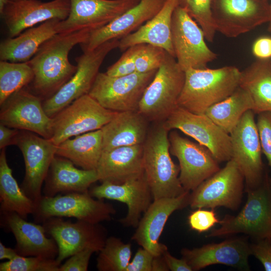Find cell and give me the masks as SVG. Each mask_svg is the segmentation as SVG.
Wrapping results in <instances>:
<instances>
[{
	"label": "cell",
	"mask_w": 271,
	"mask_h": 271,
	"mask_svg": "<svg viewBox=\"0 0 271 271\" xmlns=\"http://www.w3.org/2000/svg\"><path fill=\"white\" fill-rule=\"evenodd\" d=\"M118 44L119 40H112L76 58L77 69L74 75L56 93L42 101L48 116L53 118L73 101L89 93L105 58L118 48Z\"/></svg>",
	"instance_id": "cell-6"
},
{
	"label": "cell",
	"mask_w": 271,
	"mask_h": 271,
	"mask_svg": "<svg viewBox=\"0 0 271 271\" xmlns=\"http://www.w3.org/2000/svg\"><path fill=\"white\" fill-rule=\"evenodd\" d=\"M257 114L256 123L262 153L265 156L271 169V111Z\"/></svg>",
	"instance_id": "cell-41"
},
{
	"label": "cell",
	"mask_w": 271,
	"mask_h": 271,
	"mask_svg": "<svg viewBox=\"0 0 271 271\" xmlns=\"http://www.w3.org/2000/svg\"><path fill=\"white\" fill-rule=\"evenodd\" d=\"M34 77L29 61L0 62V105L12 94L32 83Z\"/></svg>",
	"instance_id": "cell-35"
},
{
	"label": "cell",
	"mask_w": 271,
	"mask_h": 271,
	"mask_svg": "<svg viewBox=\"0 0 271 271\" xmlns=\"http://www.w3.org/2000/svg\"><path fill=\"white\" fill-rule=\"evenodd\" d=\"M70 10V0L9 1L1 15L9 37L13 38L38 23L54 19L63 21L68 17Z\"/></svg>",
	"instance_id": "cell-20"
},
{
	"label": "cell",
	"mask_w": 271,
	"mask_h": 271,
	"mask_svg": "<svg viewBox=\"0 0 271 271\" xmlns=\"http://www.w3.org/2000/svg\"><path fill=\"white\" fill-rule=\"evenodd\" d=\"M96 267L99 271H125L131 257V245L116 237H107L99 251Z\"/></svg>",
	"instance_id": "cell-36"
},
{
	"label": "cell",
	"mask_w": 271,
	"mask_h": 271,
	"mask_svg": "<svg viewBox=\"0 0 271 271\" xmlns=\"http://www.w3.org/2000/svg\"><path fill=\"white\" fill-rule=\"evenodd\" d=\"M60 21L59 19L50 20L39 26L26 30L16 37L3 40L0 44L1 61H29L43 44L58 34Z\"/></svg>",
	"instance_id": "cell-30"
},
{
	"label": "cell",
	"mask_w": 271,
	"mask_h": 271,
	"mask_svg": "<svg viewBox=\"0 0 271 271\" xmlns=\"http://www.w3.org/2000/svg\"><path fill=\"white\" fill-rule=\"evenodd\" d=\"M163 254L154 256L152 271H169Z\"/></svg>",
	"instance_id": "cell-50"
},
{
	"label": "cell",
	"mask_w": 271,
	"mask_h": 271,
	"mask_svg": "<svg viewBox=\"0 0 271 271\" xmlns=\"http://www.w3.org/2000/svg\"><path fill=\"white\" fill-rule=\"evenodd\" d=\"M0 202L2 212H15L25 219L36 209L35 202L26 195L13 176L6 148L0 154Z\"/></svg>",
	"instance_id": "cell-33"
},
{
	"label": "cell",
	"mask_w": 271,
	"mask_h": 271,
	"mask_svg": "<svg viewBox=\"0 0 271 271\" xmlns=\"http://www.w3.org/2000/svg\"><path fill=\"white\" fill-rule=\"evenodd\" d=\"M265 1H267V0H265Z\"/></svg>",
	"instance_id": "cell-55"
},
{
	"label": "cell",
	"mask_w": 271,
	"mask_h": 271,
	"mask_svg": "<svg viewBox=\"0 0 271 271\" xmlns=\"http://www.w3.org/2000/svg\"><path fill=\"white\" fill-rule=\"evenodd\" d=\"M167 265L171 271H193L187 261L182 257L178 259L170 254L168 250L163 253Z\"/></svg>",
	"instance_id": "cell-48"
},
{
	"label": "cell",
	"mask_w": 271,
	"mask_h": 271,
	"mask_svg": "<svg viewBox=\"0 0 271 271\" xmlns=\"http://www.w3.org/2000/svg\"><path fill=\"white\" fill-rule=\"evenodd\" d=\"M94 252L92 249L86 248L75 253L61 264L59 271H87L89 260Z\"/></svg>",
	"instance_id": "cell-43"
},
{
	"label": "cell",
	"mask_w": 271,
	"mask_h": 271,
	"mask_svg": "<svg viewBox=\"0 0 271 271\" xmlns=\"http://www.w3.org/2000/svg\"><path fill=\"white\" fill-rule=\"evenodd\" d=\"M181 254L193 271L217 264L249 270L248 258L251 251L250 245L244 239L231 238L198 248H184Z\"/></svg>",
	"instance_id": "cell-24"
},
{
	"label": "cell",
	"mask_w": 271,
	"mask_h": 271,
	"mask_svg": "<svg viewBox=\"0 0 271 271\" xmlns=\"http://www.w3.org/2000/svg\"><path fill=\"white\" fill-rule=\"evenodd\" d=\"M46 233L55 241L58 248L56 258L59 263L65 258L86 248L99 252L107 239L106 229L99 223L93 224L77 220L65 221L53 217L43 222Z\"/></svg>",
	"instance_id": "cell-13"
},
{
	"label": "cell",
	"mask_w": 271,
	"mask_h": 271,
	"mask_svg": "<svg viewBox=\"0 0 271 271\" xmlns=\"http://www.w3.org/2000/svg\"><path fill=\"white\" fill-rule=\"evenodd\" d=\"M101 183L89 191L90 195L98 199H107L125 203L127 212L119 222L124 226L136 228L142 214L154 200L145 174L122 184L107 182Z\"/></svg>",
	"instance_id": "cell-22"
},
{
	"label": "cell",
	"mask_w": 271,
	"mask_h": 271,
	"mask_svg": "<svg viewBox=\"0 0 271 271\" xmlns=\"http://www.w3.org/2000/svg\"><path fill=\"white\" fill-rule=\"evenodd\" d=\"M9 1H18V0H9Z\"/></svg>",
	"instance_id": "cell-54"
},
{
	"label": "cell",
	"mask_w": 271,
	"mask_h": 271,
	"mask_svg": "<svg viewBox=\"0 0 271 271\" xmlns=\"http://www.w3.org/2000/svg\"><path fill=\"white\" fill-rule=\"evenodd\" d=\"M149 122L138 110L118 112L101 129L103 151L143 145L149 130Z\"/></svg>",
	"instance_id": "cell-29"
},
{
	"label": "cell",
	"mask_w": 271,
	"mask_h": 271,
	"mask_svg": "<svg viewBox=\"0 0 271 271\" xmlns=\"http://www.w3.org/2000/svg\"><path fill=\"white\" fill-rule=\"evenodd\" d=\"M111 204L101 199H94L87 192L42 196L36 203L33 214L37 222H43L51 217H73L77 220L97 224L110 220L115 213Z\"/></svg>",
	"instance_id": "cell-8"
},
{
	"label": "cell",
	"mask_w": 271,
	"mask_h": 271,
	"mask_svg": "<svg viewBox=\"0 0 271 271\" xmlns=\"http://www.w3.org/2000/svg\"><path fill=\"white\" fill-rule=\"evenodd\" d=\"M252 53L257 59H271V37L263 36L256 39L252 46Z\"/></svg>",
	"instance_id": "cell-46"
},
{
	"label": "cell",
	"mask_w": 271,
	"mask_h": 271,
	"mask_svg": "<svg viewBox=\"0 0 271 271\" xmlns=\"http://www.w3.org/2000/svg\"><path fill=\"white\" fill-rule=\"evenodd\" d=\"M154 256L147 249L139 248L125 271H152Z\"/></svg>",
	"instance_id": "cell-44"
},
{
	"label": "cell",
	"mask_w": 271,
	"mask_h": 271,
	"mask_svg": "<svg viewBox=\"0 0 271 271\" xmlns=\"http://www.w3.org/2000/svg\"><path fill=\"white\" fill-rule=\"evenodd\" d=\"M91 32L82 30L57 34L46 41L29 61L34 74L31 89L42 100L55 93L75 73L77 66L69 61L68 55L77 44L84 42Z\"/></svg>",
	"instance_id": "cell-1"
},
{
	"label": "cell",
	"mask_w": 271,
	"mask_h": 271,
	"mask_svg": "<svg viewBox=\"0 0 271 271\" xmlns=\"http://www.w3.org/2000/svg\"><path fill=\"white\" fill-rule=\"evenodd\" d=\"M179 0H167L161 10L133 33L119 40L118 48L125 51L139 44H149L161 48L175 57L172 41L173 14Z\"/></svg>",
	"instance_id": "cell-27"
},
{
	"label": "cell",
	"mask_w": 271,
	"mask_h": 271,
	"mask_svg": "<svg viewBox=\"0 0 271 271\" xmlns=\"http://www.w3.org/2000/svg\"><path fill=\"white\" fill-rule=\"evenodd\" d=\"M185 78V71L169 54L146 88L138 111L149 122L165 121L178 106Z\"/></svg>",
	"instance_id": "cell-4"
},
{
	"label": "cell",
	"mask_w": 271,
	"mask_h": 271,
	"mask_svg": "<svg viewBox=\"0 0 271 271\" xmlns=\"http://www.w3.org/2000/svg\"><path fill=\"white\" fill-rule=\"evenodd\" d=\"M190 193L185 191L171 198L153 200L143 214L131 239L155 256L162 255L167 246L159 242L160 236L170 216L175 211L189 205Z\"/></svg>",
	"instance_id": "cell-21"
},
{
	"label": "cell",
	"mask_w": 271,
	"mask_h": 271,
	"mask_svg": "<svg viewBox=\"0 0 271 271\" xmlns=\"http://www.w3.org/2000/svg\"><path fill=\"white\" fill-rule=\"evenodd\" d=\"M5 225L13 233L15 249L24 256H41L56 259L58 248L54 239L46 235L43 225L27 221L15 212H2Z\"/></svg>",
	"instance_id": "cell-25"
},
{
	"label": "cell",
	"mask_w": 271,
	"mask_h": 271,
	"mask_svg": "<svg viewBox=\"0 0 271 271\" xmlns=\"http://www.w3.org/2000/svg\"><path fill=\"white\" fill-rule=\"evenodd\" d=\"M251 254L262 263L266 271H271V244L267 238L260 239L250 245Z\"/></svg>",
	"instance_id": "cell-45"
},
{
	"label": "cell",
	"mask_w": 271,
	"mask_h": 271,
	"mask_svg": "<svg viewBox=\"0 0 271 271\" xmlns=\"http://www.w3.org/2000/svg\"><path fill=\"white\" fill-rule=\"evenodd\" d=\"M98 181L96 170L76 168L69 160L56 155L44 181V196L53 197L59 193H84Z\"/></svg>",
	"instance_id": "cell-28"
},
{
	"label": "cell",
	"mask_w": 271,
	"mask_h": 271,
	"mask_svg": "<svg viewBox=\"0 0 271 271\" xmlns=\"http://www.w3.org/2000/svg\"><path fill=\"white\" fill-rule=\"evenodd\" d=\"M188 219L191 228L199 233L207 231L220 222L212 209H196L190 214Z\"/></svg>",
	"instance_id": "cell-42"
},
{
	"label": "cell",
	"mask_w": 271,
	"mask_h": 271,
	"mask_svg": "<svg viewBox=\"0 0 271 271\" xmlns=\"http://www.w3.org/2000/svg\"><path fill=\"white\" fill-rule=\"evenodd\" d=\"M267 239H268V240H269V242H270V243L271 244V232H270V234L269 237Z\"/></svg>",
	"instance_id": "cell-53"
},
{
	"label": "cell",
	"mask_w": 271,
	"mask_h": 271,
	"mask_svg": "<svg viewBox=\"0 0 271 271\" xmlns=\"http://www.w3.org/2000/svg\"><path fill=\"white\" fill-rule=\"evenodd\" d=\"M171 32L175 57L184 71L207 68L217 58V54L206 44L202 29L179 5L173 14Z\"/></svg>",
	"instance_id": "cell-10"
},
{
	"label": "cell",
	"mask_w": 271,
	"mask_h": 271,
	"mask_svg": "<svg viewBox=\"0 0 271 271\" xmlns=\"http://www.w3.org/2000/svg\"><path fill=\"white\" fill-rule=\"evenodd\" d=\"M1 106V123L47 139L52 137V118L46 113L42 99L30 90L24 88L18 91Z\"/></svg>",
	"instance_id": "cell-18"
},
{
	"label": "cell",
	"mask_w": 271,
	"mask_h": 271,
	"mask_svg": "<svg viewBox=\"0 0 271 271\" xmlns=\"http://www.w3.org/2000/svg\"><path fill=\"white\" fill-rule=\"evenodd\" d=\"M217 32L235 38L267 23L269 5L265 0H212Z\"/></svg>",
	"instance_id": "cell-15"
},
{
	"label": "cell",
	"mask_w": 271,
	"mask_h": 271,
	"mask_svg": "<svg viewBox=\"0 0 271 271\" xmlns=\"http://www.w3.org/2000/svg\"><path fill=\"white\" fill-rule=\"evenodd\" d=\"M60 265L56 259L18 255L12 260L1 263L0 270L59 271Z\"/></svg>",
	"instance_id": "cell-38"
},
{
	"label": "cell",
	"mask_w": 271,
	"mask_h": 271,
	"mask_svg": "<svg viewBox=\"0 0 271 271\" xmlns=\"http://www.w3.org/2000/svg\"><path fill=\"white\" fill-rule=\"evenodd\" d=\"M16 145L21 150L25 162V175L21 188L36 205L43 196L42 185L56 155L57 146L50 139L22 130H20Z\"/></svg>",
	"instance_id": "cell-14"
},
{
	"label": "cell",
	"mask_w": 271,
	"mask_h": 271,
	"mask_svg": "<svg viewBox=\"0 0 271 271\" xmlns=\"http://www.w3.org/2000/svg\"><path fill=\"white\" fill-rule=\"evenodd\" d=\"M140 0H70L68 17L61 21L58 34L82 30L91 33L107 25Z\"/></svg>",
	"instance_id": "cell-19"
},
{
	"label": "cell",
	"mask_w": 271,
	"mask_h": 271,
	"mask_svg": "<svg viewBox=\"0 0 271 271\" xmlns=\"http://www.w3.org/2000/svg\"><path fill=\"white\" fill-rule=\"evenodd\" d=\"M252 110L247 111L229 134L231 159L242 173L247 190L262 184L263 164L259 134Z\"/></svg>",
	"instance_id": "cell-12"
},
{
	"label": "cell",
	"mask_w": 271,
	"mask_h": 271,
	"mask_svg": "<svg viewBox=\"0 0 271 271\" xmlns=\"http://www.w3.org/2000/svg\"><path fill=\"white\" fill-rule=\"evenodd\" d=\"M19 254L15 249L6 247L3 243L0 242V259H7L12 260L17 257Z\"/></svg>",
	"instance_id": "cell-49"
},
{
	"label": "cell",
	"mask_w": 271,
	"mask_h": 271,
	"mask_svg": "<svg viewBox=\"0 0 271 271\" xmlns=\"http://www.w3.org/2000/svg\"><path fill=\"white\" fill-rule=\"evenodd\" d=\"M178 105L196 114L230 96L239 86L241 71L234 66L216 69L190 68L185 71Z\"/></svg>",
	"instance_id": "cell-2"
},
{
	"label": "cell",
	"mask_w": 271,
	"mask_h": 271,
	"mask_svg": "<svg viewBox=\"0 0 271 271\" xmlns=\"http://www.w3.org/2000/svg\"><path fill=\"white\" fill-rule=\"evenodd\" d=\"M267 23H268L267 31L271 33V4L269 6V19Z\"/></svg>",
	"instance_id": "cell-51"
},
{
	"label": "cell",
	"mask_w": 271,
	"mask_h": 271,
	"mask_svg": "<svg viewBox=\"0 0 271 271\" xmlns=\"http://www.w3.org/2000/svg\"><path fill=\"white\" fill-rule=\"evenodd\" d=\"M170 131L177 129L207 148L219 162L231 159L229 134L204 114H196L178 106L164 121Z\"/></svg>",
	"instance_id": "cell-16"
},
{
	"label": "cell",
	"mask_w": 271,
	"mask_h": 271,
	"mask_svg": "<svg viewBox=\"0 0 271 271\" xmlns=\"http://www.w3.org/2000/svg\"><path fill=\"white\" fill-rule=\"evenodd\" d=\"M168 54L161 48L149 44H139L135 58L136 72L144 73L158 70Z\"/></svg>",
	"instance_id": "cell-39"
},
{
	"label": "cell",
	"mask_w": 271,
	"mask_h": 271,
	"mask_svg": "<svg viewBox=\"0 0 271 271\" xmlns=\"http://www.w3.org/2000/svg\"><path fill=\"white\" fill-rule=\"evenodd\" d=\"M183 8L202 29L205 39L214 41L216 30L212 12V0H179Z\"/></svg>",
	"instance_id": "cell-37"
},
{
	"label": "cell",
	"mask_w": 271,
	"mask_h": 271,
	"mask_svg": "<svg viewBox=\"0 0 271 271\" xmlns=\"http://www.w3.org/2000/svg\"><path fill=\"white\" fill-rule=\"evenodd\" d=\"M169 139L170 153L179 161V180L186 191H193L220 169L219 162L206 147L176 131L170 133Z\"/></svg>",
	"instance_id": "cell-17"
},
{
	"label": "cell",
	"mask_w": 271,
	"mask_h": 271,
	"mask_svg": "<svg viewBox=\"0 0 271 271\" xmlns=\"http://www.w3.org/2000/svg\"><path fill=\"white\" fill-rule=\"evenodd\" d=\"M167 0H140L105 26L90 33L80 44L83 52L90 51L106 42L120 40L133 33L154 17Z\"/></svg>",
	"instance_id": "cell-23"
},
{
	"label": "cell",
	"mask_w": 271,
	"mask_h": 271,
	"mask_svg": "<svg viewBox=\"0 0 271 271\" xmlns=\"http://www.w3.org/2000/svg\"><path fill=\"white\" fill-rule=\"evenodd\" d=\"M118 112L105 108L88 94L84 95L52 118L50 140L58 146L72 137L101 129Z\"/></svg>",
	"instance_id": "cell-9"
},
{
	"label": "cell",
	"mask_w": 271,
	"mask_h": 271,
	"mask_svg": "<svg viewBox=\"0 0 271 271\" xmlns=\"http://www.w3.org/2000/svg\"><path fill=\"white\" fill-rule=\"evenodd\" d=\"M220 227L212 229L207 237H221L244 233L258 240L268 238L271 232V187L266 183L247 190L244 206L235 216L227 215Z\"/></svg>",
	"instance_id": "cell-5"
},
{
	"label": "cell",
	"mask_w": 271,
	"mask_h": 271,
	"mask_svg": "<svg viewBox=\"0 0 271 271\" xmlns=\"http://www.w3.org/2000/svg\"><path fill=\"white\" fill-rule=\"evenodd\" d=\"M20 130L11 128L0 123V149L16 144Z\"/></svg>",
	"instance_id": "cell-47"
},
{
	"label": "cell",
	"mask_w": 271,
	"mask_h": 271,
	"mask_svg": "<svg viewBox=\"0 0 271 271\" xmlns=\"http://www.w3.org/2000/svg\"><path fill=\"white\" fill-rule=\"evenodd\" d=\"M244 180L236 164L230 159L223 168L192 191L189 205L193 209L223 206L236 210L241 201Z\"/></svg>",
	"instance_id": "cell-11"
},
{
	"label": "cell",
	"mask_w": 271,
	"mask_h": 271,
	"mask_svg": "<svg viewBox=\"0 0 271 271\" xmlns=\"http://www.w3.org/2000/svg\"><path fill=\"white\" fill-rule=\"evenodd\" d=\"M239 87L250 94L255 113L271 111V59H256L241 71Z\"/></svg>",
	"instance_id": "cell-32"
},
{
	"label": "cell",
	"mask_w": 271,
	"mask_h": 271,
	"mask_svg": "<svg viewBox=\"0 0 271 271\" xmlns=\"http://www.w3.org/2000/svg\"><path fill=\"white\" fill-rule=\"evenodd\" d=\"M139 45L127 49L120 58L110 66L105 72L112 77L126 76L136 72L135 58Z\"/></svg>",
	"instance_id": "cell-40"
},
{
	"label": "cell",
	"mask_w": 271,
	"mask_h": 271,
	"mask_svg": "<svg viewBox=\"0 0 271 271\" xmlns=\"http://www.w3.org/2000/svg\"><path fill=\"white\" fill-rule=\"evenodd\" d=\"M96 171L98 181L122 184L144 174L143 145L103 151Z\"/></svg>",
	"instance_id": "cell-26"
},
{
	"label": "cell",
	"mask_w": 271,
	"mask_h": 271,
	"mask_svg": "<svg viewBox=\"0 0 271 271\" xmlns=\"http://www.w3.org/2000/svg\"><path fill=\"white\" fill-rule=\"evenodd\" d=\"M154 123L143 144L144 174L154 200L176 197L187 191L179 180V166L171 157L169 130L164 122Z\"/></svg>",
	"instance_id": "cell-3"
},
{
	"label": "cell",
	"mask_w": 271,
	"mask_h": 271,
	"mask_svg": "<svg viewBox=\"0 0 271 271\" xmlns=\"http://www.w3.org/2000/svg\"><path fill=\"white\" fill-rule=\"evenodd\" d=\"M157 70L112 77L99 72L88 93L103 107L116 112L138 110Z\"/></svg>",
	"instance_id": "cell-7"
},
{
	"label": "cell",
	"mask_w": 271,
	"mask_h": 271,
	"mask_svg": "<svg viewBox=\"0 0 271 271\" xmlns=\"http://www.w3.org/2000/svg\"><path fill=\"white\" fill-rule=\"evenodd\" d=\"M249 93L238 87L230 96L208 108L204 114L230 134L247 111L253 109Z\"/></svg>",
	"instance_id": "cell-34"
},
{
	"label": "cell",
	"mask_w": 271,
	"mask_h": 271,
	"mask_svg": "<svg viewBox=\"0 0 271 271\" xmlns=\"http://www.w3.org/2000/svg\"><path fill=\"white\" fill-rule=\"evenodd\" d=\"M103 152L101 129L68 139L57 146L56 155L84 170H96Z\"/></svg>",
	"instance_id": "cell-31"
},
{
	"label": "cell",
	"mask_w": 271,
	"mask_h": 271,
	"mask_svg": "<svg viewBox=\"0 0 271 271\" xmlns=\"http://www.w3.org/2000/svg\"><path fill=\"white\" fill-rule=\"evenodd\" d=\"M9 0H0V14L3 12V10L5 5L8 3Z\"/></svg>",
	"instance_id": "cell-52"
}]
</instances>
